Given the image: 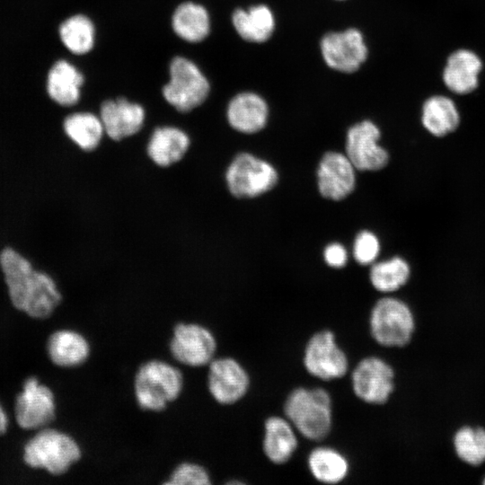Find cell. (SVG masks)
Here are the masks:
<instances>
[{"label": "cell", "mask_w": 485, "mask_h": 485, "mask_svg": "<svg viewBox=\"0 0 485 485\" xmlns=\"http://www.w3.org/2000/svg\"><path fill=\"white\" fill-rule=\"evenodd\" d=\"M394 373L390 365L377 357L362 359L351 375L354 393L372 404L387 401L393 391Z\"/></svg>", "instance_id": "cell-10"}, {"label": "cell", "mask_w": 485, "mask_h": 485, "mask_svg": "<svg viewBox=\"0 0 485 485\" xmlns=\"http://www.w3.org/2000/svg\"><path fill=\"white\" fill-rule=\"evenodd\" d=\"M0 265L16 308L38 319L52 314L62 295L49 275L33 269L26 259L10 248L1 252Z\"/></svg>", "instance_id": "cell-1"}, {"label": "cell", "mask_w": 485, "mask_h": 485, "mask_svg": "<svg viewBox=\"0 0 485 485\" xmlns=\"http://www.w3.org/2000/svg\"><path fill=\"white\" fill-rule=\"evenodd\" d=\"M170 75L163 94L175 110L189 112L205 101L209 93V84L194 63L176 57L171 63Z\"/></svg>", "instance_id": "cell-5"}, {"label": "cell", "mask_w": 485, "mask_h": 485, "mask_svg": "<svg viewBox=\"0 0 485 485\" xmlns=\"http://www.w3.org/2000/svg\"><path fill=\"white\" fill-rule=\"evenodd\" d=\"M410 267L400 257L375 263L370 271V280L380 292H393L403 286L410 278Z\"/></svg>", "instance_id": "cell-29"}, {"label": "cell", "mask_w": 485, "mask_h": 485, "mask_svg": "<svg viewBox=\"0 0 485 485\" xmlns=\"http://www.w3.org/2000/svg\"><path fill=\"white\" fill-rule=\"evenodd\" d=\"M232 20L238 34L251 42L266 41L275 28L272 12L263 4L251 6L248 10L238 9L233 13Z\"/></svg>", "instance_id": "cell-25"}, {"label": "cell", "mask_w": 485, "mask_h": 485, "mask_svg": "<svg viewBox=\"0 0 485 485\" xmlns=\"http://www.w3.org/2000/svg\"><path fill=\"white\" fill-rule=\"evenodd\" d=\"M169 485H208L210 475L206 468L198 463L183 462L178 464L164 482Z\"/></svg>", "instance_id": "cell-31"}, {"label": "cell", "mask_w": 485, "mask_h": 485, "mask_svg": "<svg viewBox=\"0 0 485 485\" xmlns=\"http://www.w3.org/2000/svg\"><path fill=\"white\" fill-rule=\"evenodd\" d=\"M99 117L107 137L119 143L138 134L144 127L146 112L138 103L118 98L102 102Z\"/></svg>", "instance_id": "cell-16"}, {"label": "cell", "mask_w": 485, "mask_h": 485, "mask_svg": "<svg viewBox=\"0 0 485 485\" xmlns=\"http://www.w3.org/2000/svg\"><path fill=\"white\" fill-rule=\"evenodd\" d=\"M268 111L267 103L260 96L253 93H242L229 102L226 116L234 129L249 134L265 126Z\"/></svg>", "instance_id": "cell-19"}, {"label": "cell", "mask_w": 485, "mask_h": 485, "mask_svg": "<svg viewBox=\"0 0 485 485\" xmlns=\"http://www.w3.org/2000/svg\"><path fill=\"white\" fill-rule=\"evenodd\" d=\"M370 331L374 340L385 347H403L411 339L414 319L409 306L393 297L380 299L370 315Z\"/></svg>", "instance_id": "cell-6"}, {"label": "cell", "mask_w": 485, "mask_h": 485, "mask_svg": "<svg viewBox=\"0 0 485 485\" xmlns=\"http://www.w3.org/2000/svg\"><path fill=\"white\" fill-rule=\"evenodd\" d=\"M183 375L176 366L159 359L143 363L134 378V395L138 406L162 411L182 392Z\"/></svg>", "instance_id": "cell-2"}, {"label": "cell", "mask_w": 485, "mask_h": 485, "mask_svg": "<svg viewBox=\"0 0 485 485\" xmlns=\"http://www.w3.org/2000/svg\"><path fill=\"white\" fill-rule=\"evenodd\" d=\"M191 143L189 134L178 127H157L148 137L145 153L153 165L167 170L186 159L190 152Z\"/></svg>", "instance_id": "cell-15"}, {"label": "cell", "mask_w": 485, "mask_h": 485, "mask_svg": "<svg viewBox=\"0 0 485 485\" xmlns=\"http://www.w3.org/2000/svg\"><path fill=\"white\" fill-rule=\"evenodd\" d=\"M307 463L312 475L317 481L328 484L342 481L349 470L347 458L336 449L327 446L314 448Z\"/></svg>", "instance_id": "cell-26"}, {"label": "cell", "mask_w": 485, "mask_h": 485, "mask_svg": "<svg viewBox=\"0 0 485 485\" xmlns=\"http://www.w3.org/2000/svg\"><path fill=\"white\" fill-rule=\"evenodd\" d=\"M229 192L236 198H253L271 190L277 183L275 168L248 153L238 154L225 171Z\"/></svg>", "instance_id": "cell-7"}, {"label": "cell", "mask_w": 485, "mask_h": 485, "mask_svg": "<svg viewBox=\"0 0 485 485\" xmlns=\"http://www.w3.org/2000/svg\"><path fill=\"white\" fill-rule=\"evenodd\" d=\"M82 457L78 442L64 432L42 428L24 446V461L32 468L61 475Z\"/></svg>", "instance_id": "cell-4"}, {"label": "cell", "mask_w": 485, "mask_h": 485, "mask_svg": "<svg viewBox=\"0 0 485 485\" xmlns=\"http://www.w3.org/2000/svg\"><path fill=\"white\" fill-rule=\"evenodd\" d=\"M172 28L181 39L198 42L209 32V17L206 9L193 3L178 6L172 16Z\"/></svg>", "instance_id": "cell-27"}, {"label": "cell", "mask_w": 485, "mask_h": 485, "mask_svg": "<svg viewBox=\"0 0 485 485\" xmlns=\"http://www.w3.org/2000/svg\"><path fill=\"white\" fill-rule=\"evenodd\" d=\"M250 378L242 366L232 357L214 358L208 364L207 388L220 404L230 405L247 392Z\"/></svg>", "instance_id": "cell-13"}, {"label": "cell", "mask_w": 485, "mask_h": 485, "mask_svg": "<svg viewBox=\"0 0 485 485\" xmlns=\"http://www.w3.org/2000/svg\"><path fill=\"white\" fill-rule=\"evenodd\" d=\"M380 250L377 237L371 232L362 231L355 239L353 255L355 260L362 265H368L375 261Z\"/></svg>", "instance_id": "cell-32"}, {"label": "cell", "mask_w": 485, "mask_h": 485, "mask_svg": "<svg viewBox=\"0 0 485 485\" xmlns=\"http://www.w3.org/2000/svg\"><path fill=\"white\" fill-rule=\"evenodd\" d=\"M172 357L192 367L208 366L214 359L216 340L205 326L194 322H180L172 331L169 344Z\"/></svg>", "instance_id": "cell-8"}, {"label": "cell", "mask_w": 485, "mask_h": 485, "mask_svg": "<svg viewBox=\"0 0 485 485\" xmlns=\"http://www.w3.org/2000/svg\"><path fill=\"white\" fill-rule=\"evenodd\" d=\"M421 122L430 134L440 137L457 128L460 114L451 98L433 95L423 103Z\"/></svg>", "instance_id": "cell-23"}, {"label": "cell", "mask_w": 485, "mask_h": 485, "mask_svg": "<svg viewBox=\"0 0 485 485\" xmlns=\"http://www.w3.org/2000/svg\"><path fill=\"white\" fill-rule=\"evenodd\" d=\"M56 403L52 391L35 377L26 380L15 404V418L24 429L43 428L55 418Z\"/></svg>", "instance_id": "cell-12"}, {"label": "cell", "mask_w": 485, "mask_h": 485, "mask_svg": "<svg viewBox=\"0 0 485 485\" xmlns=\"http://www.w3.org/2000/svg\"><path fill=\"white\" fill-rule=\"evenodd\" d=\"M63 128L71 142L84 154L98 151L105 136L100 117L91 112H75L68 115Z\"/></svg>", "instance_id": "cell-22"}, {"label": "cell", "mask_w": 485, "mask_h": 485, "mask_svg": "<svg viewBox=\"0 0 485 485\" xmlns=\"http://www.w3.org/2000/svg\"><path fill=\"white\" fill-rule=\"evenodd\" d=\"M481 57L472 50L459 48L452 52L442 73L446 88L455 94L464 95L475 91L482 70Z\"/></svg>", "instance_id": "cell-18"}, {"label": "cell", "mask_w": 485, "mask_h": 485, "mask_svg": "<svg viewBox=\"0 0 485 485\" xmlns=\"http://www.w3.org/2000/svg\"><path fill=\"white\" fill-rule=\"evenodd\" d=\"M321 51L331 68L343 73L357 71L367 57L363 35L357 29L326 34L321 41Z\"/></svg>", "instance_id": "cell-11"}, {"label": "cell", "mask_w": 485, "mask_h": 485, "mask_svg": "<svg viewBox=\"0 0 485 485\" xmlns=\"http://www.w3.org/2000/svg\"><path fill=\"white\" fill-rule=\"evenodd\" d=\"M284 411L295 430L308 439L321 440L331 428V400L322 388L293 390L285 401Z\"/></svg>", "instance_id": "cell-3"}, {"label": "cell", "mask_w": 485, "mask_h": 485, "mask_svg": "<svg viewBox=\"0 0 485 485\" xmlns=\"http://www.w3.org/2000/svg\"><path fill=\"white\" fill-rule=\"evenodd\" d=\"M59 34L65 46L75 54L87 53L93 46L94 27L84 15L66 20L60 26Z\"/></svg>", "instance_id": "cell-28"}, {"label": "cell", "mask_w": 485, "mask_h": 485, "mask_svg": "<svg viewBox=\"0 0 485 485\" xmlns=\"http://www.w3.org/2000/svg\"><path fill=\"white\" fill-rule=\"evenodd\" d=\"M454 449L463 462L480 465L485 461V429L463 427L454 436Z\"/></svg>", "instance_id": "cell-30"}, {"label": "cell", "mask_w": 485, "mask_h": 485, "mask_svg": "<svg viewBox=\"0 0 485 485\" xmlns=\"http://www.w3.org/2000/svg\"><path fill=\"white\" fill-rule=\"evenodd\" d=\"M47 351L55 365L75 367L87 361L91 347L82 333L73 330H60L48 338Z\"/></svg>", "instance_id": "cell-20"}, {"label": "cell", "mask_w": 485, "mask_h": 485, "mask_svg": "<svg viewBox=\"0 0 485 485\" xmlns=\"http://www.w3.org/2000/svg\"><path fill=\"white\" fill-rule=\"evenodd\" d=\"M324 260L328 265L333 268H341L347 263V251L340 243L329 244L324 250Z\"/></svg>", "instance_id": "cell-33"}, {"label": "cell", "mask_w": 485, "mask_h": 485, "mask_svg": "<svg viewBox=\"0 0 485 485\" xmlns=\"http://www.w3.org/2000/svg\"><path fill=\"white\" fill-rule=\"evenodd\" d=\"M380 130L372 121L365 120L351 127L347 135V156L355 168L377 171L388 163L387 152L378 145Z\"/></svg>", "instance_id": "cell-14"}, {"label": "cell", "mask_w": 485, "mask_h": 485, "mask_svg": "<svg viewBox=\"0 0 485 485\" xmlns=\"http://www.w3.org/2000/svg\"><path fill=\"white\" fill-rule=\"evenodd\" d=\"M304 365L313 376L324 380L341 378L348 372V362L344 351L330 331H321L308 340Z\"/></svg>", "instance_id": "cell-9"}, {"label": "cell", "mask_w": 485, "mask_h": 485, "mask_svg": "<svg viewBox=\"0 0 485 485\" xmlns=\"http://www.w3.org/2000/svg\"><path fill=\"white\" fill-rule=\"evenodd\" d=\"M483 484H485V478H484V480H483Z\"/></svg>", "instance_id": "cell-35"}, {"label": "cell", "mask_w": 485, "mask_h": 485, "mask_svg": "<svg viewBox=\"0 0 485 485\" xmlns=\"http://www.w3.org/2000/svg\"><path fill=\"white\" fill-rule=\"evenodd\" d=\"M8 426V419L4 410L0 406V435L4 434Z\"/></svg>", "instance_id": "cell-34"}, {"label": "cell", "mask_w": 485, "mask_h": 485, "mask_svg": "<svg viewBox=\"0 0 485 485\" xmlns=\"http://www.w3.org/2000/svg\"><path fill=\"white\" fill-rule=\"evenodd\" d=\"M294 426L287 419L269 417L264 425L263 452L269 461L277 464L287 463L297 447Z\"/></svg>", "instance_id": "cell-21"}, {"label": "cell", "mask_w": 485, "mask_h": 485, "mask_svg": "<svg viewBox=\"0 0 485 485\" xmlns=\"http://www.w3.org/2000/svg\"><path fill=\"white\" fill-rule=\"evenodd\" d=\"M84 77L77 69L65 60L57 61L48 76V93L50 98L62 106L75 105L80 98Z\"/></svg>", "instance_id": "cell-24"}, {"label": "cell", "mask_w": 485, "mask_h": 485, "mask_svg": "<svg viewBox=\"0 0 485 485\" xmlns=\"http://www.w3.org/2000/svg\"><path fill=\"white\" fill-rule=\"evenodd\" d=\"M317 179L319 190L323 197L340 200L355 187V166L347 155L328 152L319 163Z\"/></svg>", "instance_id": "cell-17"}]
</instances>
